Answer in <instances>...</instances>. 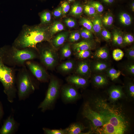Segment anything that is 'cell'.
I'll return each instance as SVG.
<instances>
[{"mask_svg": "<svg viewBox=\"0 0 134 134\" xmlns=\"http://www.w3.org/2000/svg\"><path fill=\"white\" fill-rule=\"evenodd\" d=\"M82 114L90 121V133L124 134L130 127V119L123 108L99 95L85 103Z\"/></svg>", "mask_w": 134, "mask_h": 134, "instance_id": "6da1fadb", "label": "cell"}, {"mask_svg": "<svg viewBox=\"0 0 134 134\" xmlns=\"http://www.w3.org/2000/svg\"><path fill=\"white\" fill-rule=\"evenodd\" d=\"M49 29L48 25H24L12 46L18 49L31 48L37 49L38 43L49 41L51 38L52 36Z\"/></svg>", "mask_w": 134, "mask_h": 134, "instance_id": "7a4b0ae2", "label": "cell"}, {"mask_svg": "<svg viewBox=\"0 0 134 134\" xmlns=\"http://www.w3.org/2000/svg\"><path fill=\"white\" fill-rule=\"evenodd\" d=\"M3 46L0 47V82L3 87V92L10 103L13 102L17 95V89L15 71L14 69L7 66L3 58Z\"/></svg>", "mask_w": 134, "mask_h": 134, "instance_id": "3957f363", "label": "cell"}, {"mask_svg": "<svg viewBox=\"0 0 134 134\" xmlns=\"http://www.w3.org/2000/svg\"><path fill=\"white\" fill-rule=\"evenodd\" d=\"M3 58L4 63L9 66H23L26 62L37 57L35 49L26 48L18 49L12 46H3Z\"/></svg>", "mask_w": 134, "mask_h": 134, "instance_id": "277c9868", "label": "cell"}, {"mask_svg": "<svg viewBox=\"0 0 134 134\" xmlns=\"http://www.w3.org/2000/svg\"><path fill=\"white\" fill-rule=\"evenodd\" d=\"M16 85L19 100H26L36 89L35 83L24 66L19 71L16 77Z\"/></svg>", "mask_w": 134, "mask_h": 134, "instance_id": "5b68a950", "label": "cell"}, {"mask_svg": "<svg viewBox=\"0 0 134 134\" xmlns=\"http://www.w3.org/2000/svg\"><path fill=\"white\" fill-rule=\"evenodd\" d=\"M60 84L57 79L52 77L43 100L40 103L38 108L44 112L52 108L58 97L60 93Z\"/></svg>", "mask_w": 134, "mask_h": 134, "instance_id": "8992f818", "label": "cell"}, {"mask_svg": "<svg viewBox=\"0 0 134 134\" xmlns=\"http://www.w3.org/2000/svg\"><path fill=\"white\" fill-rule=\"evenodd\" d=\"M39 53L41 62L47 68H53L57 64V55L51 48L47 47H43L40 49Z\"/></svg>", "mask_w": 134, "mask_h": 134, "instance_id": "52a82bcc", "label": "cell"}, {"mask_svg": "<svg viewBox=\"0 0 134 134\" xmlns=\"http://www.w3.org/2000/svg\"><path fill=\"white\" fill-rule=\"evenodd\" d=\"M25 63L31 72L38 80L41 82L48 81L49 75L42 67L30 60L26 61Z\"/></svg>", "mask_w": 134, "mask_h": 134, "instance_id": "ba28073f", "label": "cell"}, {"mask_svg": "<svg viewBox=\"0 0 134 134\" xmlns=\"http://www.w3.org/2000/svg\"><path fill=\"white\" fill-rule=\"evenodd\" d=\"M61 96L63 101L66 103L74 101L79 99L80 95L74 86L66 85L61 89Z\"/></svg>", "mask_w": 134, "mask_h": 134, "instance_id": "9c48e42d", "label": "cell"}, {"mask_svg": "<svg viewBox=\"0 0 134 134\" xmlns=\"http://www.w3.org/2000/svg\"><path fill=\"white\" fill-rule=\"evenodd\" d=\"M11 114L4 121L0 129V134H14L17 131L19 125Z\"/></svg>", "mask_w": 134, "mask_h": 134, "instance_id": "30bf717a", "label": "cell"}, {"mask_svg": "<svg viewBox=\"0 0 134 134\" xmlns=\"http://www.w3.org/2000/svg\"><path fill=\"white\" fill-rule=\"evenodd\" d=\"M109 101L114 103L125 96L122 87L120 86H111L108 91Z\"/></svg>", "mask_w": 134, "mask_h": 134, "instance_id": "8fae6325", "label": "cell"}, {"mask_svg": "<svg viewBox=\"0 0 134 134\" xmlns=\"http://www.w3.org/2000/svg\"><path fill=\"white\" fill-rule=\"evenodd\" d=\"M109 63L105 60L96 59L90 63V68L91 71L96 74H100L105 72L110 67Z\"/></svg>", "mask_w": 134, "mask_h": 134, "instance_id": "7c38bea8", "label": "cell"}, {"mask_svg": "<svg viewBox=\"0 0 134 134\" xmlns=\"http://www.w3.org/2000/svg\"><path fill=\"white\" fill-rule=\"evenodd\" d=\"M76 72L79 76L86 78L88 77L91 72L89 62L87 60L80 62L77 66Z\"/></svg>", "mask_w": 134, "mask_h": 134, "instance_id": "4fadbf2b", "label": "cell"}, {"mask_svg": "<svg viewBox=\"0 0 134 134\" xmlns=\"http://www.w3.org/2000/svg\"><path fill=\"white\" fill-rule=\"evenodd\" d=\"M66 80L70 85L78 88L85 87L88 83L87 78L79 75L69 76L67 78Z\"/></svg>", "mask_w": 134, "mask_h": 134, "instance_id": "5bb4252c", "label": "cell"}, {"mask_svg": "<svg viewBox=\"0 0 134 134\" xmlns=\"http://www.w3.org/2000/svg\"><path fill=\"white\" fill-rule=\"evenodd\" d=\"M95 45L94 42L87 39L72 44V48L75 53L82 50H91L93 49L95 47Z\"/></svg>", "mask_w": 134, "mask_h": 134, "instance_id": "9a60e30c", "label": "cell"}, {"mask_svg": "<svg viewBox=\"0 0 134 134\" xmlns=\"http://www.w3.org/2000/svg\"><path fill=\"white\" fill-rule=\"evenodd\" d=\"M69 33L64 32L58 34L51 41L52 45L56 49L62 46L68 38Z\"/></svg>", "mask_w": 134, "mask_h": 134, "instance_id": "2e32d148", "label": "cell"}, {"mask_svg": "<svg viewBox=\"0 0 134 134\" xmlns=\"http://www.w3.org/2000/svg\"><path fill=\"white\" fill-rule=\"evenodd\" d=\"M92 81L93 85L97 87L105 86L108 83L107 76L101 73L94 75L92 77Z\"/></svg>", "mask_w": 134, "mask_h": 134, "instance_id": "e0dca14e", "label": "cell"}, {"mask_svg": "<svg viewBox=\"0 0 134 134\" xmlns=\"http://www.w3.org/2000/svg\"><path fill=\"white\" fill-rule=\"evenodd\" d=\"M66 128L67 134H82L85 127L81 123L77 122L72 124Z\"/></svg>", "mask_w": 134, "mask_h": 134, "instance_id": "ac0fdd59", "label": "cell"}, {"mask_svg": "<svg viewBox=\"0 0 134 134\" xmlns=\"http://www.w3.org/2000/svg\"><path fill=\"white\" fill-rule=\"evenodd\" d=\"M109 53L106 48L102 47L97 50L94 54V57L96 59L106 60L109 57Z\"/></svg>", "mask_w": 134, "mask_h": 134, "instance_id": "d6986e66", "label": "cell"}, {"mask_svg": "<svg viewBox=\"0 0 134 134\" xmlns=\"http://www.w3.org/2000/svg\"><path fill=\"white\" fill-rule=\"evenodd\" d=\"M105 72L107 77L113 81L117 79L121 73V71L110 67L106 70Z\"/></svg>", "mask_w": 134, "mask_h": 134, "instance_id": "ffe728a7", "label": "cell"}, {"mask_svg": "<svg viewBox=\"0 0 134 134\" xmlns=\"http://www.w3.org/2000/svg\"><path fill=\"white\" fill-rule=\"evenodd\" d=\"M40 20V24L44 26H47L49 24L51 19V16L50 13L48 11L44 10L39 14Z\"/></svg>", "mask_w": 134, "mask_h": 134, "instance_id": "44dd1931", "label": "cell"}, {"mask_svg": "<svg viewBox=\"0 0 134 134\" xmlns=\"http://www.w3.org/2000/svg\"><path fill=\"white\" fill-rule=\"evenodd\" d=\"M74 65V63L73 61L68 60L61 64L59 67V68L63 72H68L73 69Z\"/></svg>", "mask_w": 134, "mask_h": 134, "instance_id": "7402d4cb", "label": "cell"}, {"mask_svg": "<svg viewBox=\"0 0 134 134\" xmlns=\"http://www.w3.org/2000/svg\"><path fill=\"white\" fill-rule=\"evenodd\" d=\"M83 10L81 4L79 2H76L72 6L69 14L73 16H77L81 14Z\"/></svg>", "mask_w": 134, "mask_h": 134, "instance_id": "603a6c76", "label": "cell"}, {"mask_svg": "<svg viewBox=\"0 0 134 134\" xmlns=\"http://www.w3.org/2000/svg\"><path fill=\"white\" fill-rule=\"evenodd\" d=\"M49 29L50 33L52 36L57 33L64 30L65 28L61 23L59 21H56L51 26H49Z\"/></svg>", "mask_w": 134, "mask_h": 134, "instance_id": "cb8c5ba5", "label": "cell"}, {"mask_svg": "<svg viewBox=\"0 0 134 134\" xmlns=\"http://www.w3.org/2000/svg\"><path fill=\"white\" fill-rule=\"evenodd\" d=\"M61 54L63 58H68L71 56L72 51L69 44H66L64 45L61 50Z\"/></svg>", "mask_w": 134, "mask_h": 134, "instance_id": "d4e9b609", "label": "cell"}, {"mask_svg": "<svg viewBox=\"0 0 134 134\" xmlns=\"http://www.w3.org/2000/svg\"><path fill=\"white\" fill-rule=\"evenodd\" d=\"M91 22L94 32L98 33H100L102 27V22L100 19L99 18H97L92 20Z\"/></svg>", "mask_w": 134, "mask_h": 134, "instance_id": "484cf974", "label": "cell"}, {"mask_svg": "<svg viewBox=\"0 0 134 134\" xmlns=\"http://www.w3.org/2000/svg\"><path fill=\"white\" fill-rule=\"evenodd\" d=\"M126 91L128 96L130 98H134V84L133 82H129L126 85Z\"/></svg>", "mask_w": 134, "mask_h": 134, "instance_id": "4316f807", "label": "cell"}, {"mask_svg": "<svg viewBox=\"0 0 134 134\" xmlns=\"http://www.w3.org/2000/svg\"><path fill=\"white\" fill-rule=\"evenodd\" d=\"M112 40L113 43L116 45H121L123 44V37L121 34L117 32H115L113 33Z\"/></svg>", "mask_w": 134, "mask_h": 134, "instance_id": "83f0119b", "label": "cell"}, {"mask_svg": "<svg viewBox=\"0 0 134 134\" xmlns=\"http://www.w3.org/2000/svg\"><path fill=\"white\" fill-rule=\"evenodd\" d=\"M43 130L46 134H67V128L64 129L51 130L44 128Z\"/></svg>", "mask_w": 134, "mask_h": 134, "instance_id": "f1b7e54d", "label": "cell"}, {"mask_svg": "<svg viewBox=\"0 0 134 134\" xmlns=\"http://www.w3.org/2000/svg\"><path fill=\"white\" fill-rule=\"evenodd\" d=\"M123 67L126 73L131 75H134V64L133 62H130L126 63L124 64Z\"/></svg>", "mask_w": 134, "mask_h": 134, "instance_id": "f546056e", "label": "cell"}, {"mask_svg": "<svg viewBox=\"0 0 134 134\" xmlns=\"http://www.w3.org/2000/svg\"><path fill=\"white\" fill-rule=\"evenodd\" d=\"M75 53L76 57L80 59L88 58L91 56L92 54L91 50H82Z\"/></svg>", "mask_w": 134, "mask_h": 134, "instance_id": "4dcf8cb0", "label": "cell"}, {"mask_svg": "<svg viewBox=\"0 0 134 134\" xmlns=\"http://www.w3.org/2000/svg\"><path fill=\"white\" fill-rule=\"evenodd\" d=\"M80 23L85 29L90 31L92 32H94L92 23L91 21L85 18H82L80 20Z\"/></svg>", "mask_w": 134, "mask_h": 134, "instance_id": "1f68e13d", "label": "cell"}, {"mask_svg": "<svg viewBox=\"0 0 134 134\" xmlns=\"http://www.w3.org/2000/svg\"><path fill=\"white\" fill-rule=\"evenodd\" d=\"M119 19L121 22L124 25H129L131 23V18L130 15L126 13L122 14L120 16Z\"/></svg>", "mask_w": 134, "mask_h": 134, "instance_id": "d6a6232c", "label": "cell"}, {"mask_svg": "<svg viewBox=\"0 0 134 134\" xmlns=\"http://www.w3.org/2000/svg\"><path fill=\"white\" fill-rule=\"evenodd\" d=\"M112 55L113 59L116 61H118L122 59L124 55V53L122 50L118 48L113 51Z\"/></svg>", "mask_w": 134, "mask_h": 134, "instance_id": "836d02e7", "label": "cell"}, {"mask_svg": "<svg viewBox=\"0 0 134 134\" xmlns=\"http://www.w3.org/2000/svg\"><path fill=\"white\" fill-rule=\"evenodd\" d=\"M88 4L93 7L95 10L99 12H101L103 10V6L99 2L92 1L89 2Z\"/></svg>", "mask_w": 134, "mask_h": 134, "instance_id": "e575fe53", "label": "cell"}, {"mask_svg": "<svg viewBox=\"0 0 134 134\" xmlns=\"http://www.w3.org/2000/svg\"><path fill=\"white\" fill-rule=\"evenodd\" d=\"M80 34L78 32H72L68 36V41L70 42H74L77 41L80 39Z\"/></svg>", "mask_w": 134, "mask_h": 134, "instance_id": "d590c367", "label": "cell"}, {"mask_svg": "<svg viewBox=\"0 0 134 134\" xmlns=\"http://www.w3.org/2000/svg\"><path fill=\"white\" fill-rule=\"evenodd\" d=\"M84 9L85 12L89 15H93L95 13L96 10L94 7L88 4L84 6Z\"/></svg>", "mask_w": 134, "mask_h": 134, "instance_id": "8d00e7d4", "label": "cell"}, {"mask_svg": "<svg viewBox=\"0 0 134 134\" xmlns=\"http://www.w3.org/2000/svg\"><path fill=\"white\" fill-rule=\"evenodd\" d=\"M80 35L82 38L86 39H90L92 37V32L85 28L81 30Z\"/></svg>", "mask_w": 134, "mask_h": 134, "instance_id": "74e56055", "label": "cell"}, {"mask_svg": "<svg viewBox=\"0 0 134 134\" xmlns=\"http://www.w3.org/2000/svg\"><path fill=\"white\" fill-rule=\"evenodd\" d=\"M62 8L63 15H65L68 12L70 9V6L69 2L67 1H62L61 6Z\"/></svg>", "mask_w": 134, "mask_h": 134, "instance_id": "f35d334b", "label": "cell"}, {"mask_svg": "<svg viewBox=\"0 0 134 134\" xmlns=\"http://www.w3.org/2000/svg\"><path fill=\"white\" fill-rule=\"evenodd\" d=\"M113 18L112 16L110 15H107L104 16L102 19L103 23L105 25L110 26L113 23Z\"/></svg>", "mask_w": 134, "mask_h": 134, "instance_id": "ab89813d", "label": "cell"}, {"mask_svg": "<svg viewBox=\"0 0 134 134\" xmlns=\"http://www.w3.org/2000/svg\"><path fill=\"white\" fill-rule=\"evenodd\" d=\"M126 56L131 61L134 60V47L127 49L125 53Z\"/></svg>", "mask_w": 134, "mask_h": 134, "instance_id": "60d3db41", "label": "cell"}, {"mask_svg": "<svg viewBox=\"0 0 134 134\" xmlns=\"http://www.w3.org/2000/svg\"><path fill=\"white\" fill-rule=\"evenodd\" d=\"M64 21L66 25L69 28H73L76 25V21L71 18H67L65 19Z\"/></svg>", "mask_w": 134, "mask_h": 134, "instance_id": "b9f144b4", "label": "cell"}, {"mask_svg": "<svg viewBox=\"0 0 134 134\" xmlns=\"http://www.w3.org/2000/svg\"><path fill=\"white\" fill-rule=\"evenodd\" d=\"M123 43L129 44L134 42V36L131 34H127L123 37Z\"/></svg>", "mask_w": 134, "mask_h": 134, "instance_id": "7bdbcfd3", "label": "cell"}, {"mask_svg": "<svg viewBox=\"0 0 134 134\" xmlns=\"http://www.w3.org/2000/svg\"><path fill=\"white\" fill-rule=\"evenodd\" d=\"M53 14L55 17L59 18L63 15V12L61 7L60 6L55 9L53 11Z\"/></svg>", "mask_w": 134, "mask_h": 134, "instance_id": "ee69618b", "label": "cell"}, {"mask_svg": "<svg viewBox=\"0 0 134 134\" xmlns=\"http://www.w3.org/2000/svg\"><path fill=\"white\" fill-rule=\"evenodd\" d=\"M101 35L106 40H108L111 39V34L105 30H103L102 31Z\"/></svg>", "mask_w": 134, "mask_h": 134, "instance_id": "f6af8a7d", "label": "cell"}, {"mask_svg": "<svg viewBox=\"0 0 134 134\" xmlns=\"http://www.w3.org/2000/svg\"><path fill=\"white\" fill-rule=\"evenodd\" d=\"M4 114V112L2 104L0 101V121L1 120Z\"/></svg>", "mask_w": 134, "mask_h": 134, "instance_id": "bcb514c9", "label": "cell"}, {"mask_svg": "<svg viewBox=\"0 0 134 134\" xmlns=\"http://www.w3.org/2000/svg\"><path fill=\"white\" fill-rule=\"evenodd\" d=\"M101 0L104 4L108 5L113 4L115 1V0Z\"/></svg>", "mask_w": 134, "mask_h": 134, "instance_id": "7dc6e473", "label": "cell"}, {"mask_svg": "<svg viewBox=\"0 0 134 134\" xmlns=\"http://www.w3.org/2000/svg\"><path fill=\"white\" fill-rule=\"evenodd\" d=\"M131 8H132V10L133 11H134V1H133L132 4V6H131Z\"/></svg>", "mask_w": 134, "mask_h": 134, "instance_id": "c3c4849f", "label": "cell"}, {"mask_svg": "<svg viewBox=\"0 0 134 134\" xmlns=\"http://www.w3.org/2000/svg\"><path fill=\"white\" fill-rule=\"evenodd\" d=\"M69 2H72L75 0H67Z\"/></svg>", "mask_w": 134, "mask_h": 134, "instance_id": "681fc988", "label": "cell"}]
</instances>
